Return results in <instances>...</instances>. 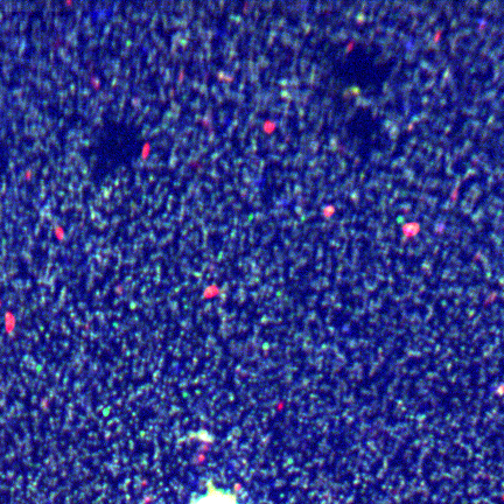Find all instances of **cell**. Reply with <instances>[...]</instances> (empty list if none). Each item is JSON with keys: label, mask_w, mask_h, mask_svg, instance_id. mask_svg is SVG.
<instances>
[{"label": "cell", "mask_w": 504, "mask_h": 504, "mask_svg": "<svg viewBox=\"0 0 504 504\" xmlns=\"http://www.w3.org/2000/svg\"><path fill=\"white\" fill-rule=\"evenodd\" d=\"M188 504H240L237 497L231 491L221 489L213 484L208 487L207 491L194 497Z\"/></svg>", "instance_id": "6da1fadb"}]
</instances>
